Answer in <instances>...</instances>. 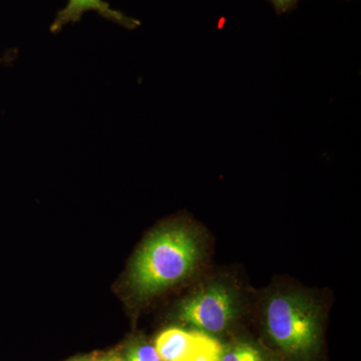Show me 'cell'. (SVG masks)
Instances as JSON below:
<instances>
[{
	"mask_svg": "<svg viewBox=\"0 0 361 361\" xmlns=\"http://www.w3.org/2000/svg\"><path fill=\"white\" fill-rule=\"evenodd\" d=\"M200 257L196 236L185 227L171 226L154 233L137 252L130 285L145 298L180 282L193 271Z\"/></svg>",
	"mask_w": 361,
	"mask_h": 361,
	"instance_id": "obj_1",
	"label": "cell"
},
{
	"mask_svg": "<svg viewBox=\"0 0 361 361\" xmlns=\"http://www.w3.org/2000/svg\"><path fill=\"white\" fill-rule=\"evenodd\" d=\"M266 324L271 338L288 355H308L317 345V310L302 295L273 296L266 306Z\"/></svg>",
	"mask_w": 361,
	"mask_h": 361,
	"instance_id": "obj_2",
	"label": "cell"
},
{
	"mask_svg": "<svg viewBox=\"0 0 361 361\" xmlns=\"http://www.w3.org/2000/svg\"><path fill=\"white\" fill-rule=\"evenodd\" d=\"M235 314V297L222 284L209 285L202 289L185 301L180 310L183 320L209 334L224 331Z\"/></svg>",
	"mask_w": 361,
	"mask_h": 361,
	"instance_id": "obj_3",
	"label": "cell"
},
{
	"mask_svg": "<svg viewBox=\"0 0 361 361\" xmlns=\"http://www.w3.org/2000/svg\"><path fill=\"white\" fill-rule=\"evenodd\" d=\"M87 11H96L106 20L113 21L128 30H135L141 25L139 20L111 8L110 4L104 0H68L65 8L56 13L51 25V32L58 33L68 23H78Z\"/></svg>",
	"mask_w": 361,
	"mask_h": 361,
	"instance_id": "obj_4",
	"label": "cell"
},
{
	"mask_svg": "<svg viewBox=\"0 0 361 361\" xmlns=\"http://www.w3.org/2000/svg\"><path fill=\"white\" fill-rule=\"evenodd\" d=\"M195 332L180 329H170L157 337L155 348L161 361H178L187 353Z\"/></svg>",
	"mask_w": 361,
	"mask_h": 361,
	"instance_id": "obj_5",
	"label": "cell"
},
{
	"mask_svg": "<svg viewBox=\"0 0 361 361\" xmlns=\"http://www.w3.org/2000/svg\"><path fill=\"white\" fill-rule=\"evenodd\" d=\"M222 348L212 337L195 332L191 345L178 361H220Z\"/></svg>",
	"mask_w": 361,
	"mask_h": 361,
	"instance_id": "obj_6",
	"label": "cell"
},
{
	"mask_svg": "<svg viewBox=\"0 0 361 361\" xmlns=\"http://www.w3.org/2000/svg\"><path fill=\"white\" fill-rule=\"evenodd\" d=\"M220 361H265L262 353L248 343H234L222 348Z\"/></svg>",
	"mask_w": 361,
	"mask_h": 361,
	"instance_id": "obj_7",
	"label": "cell"
},
{
	"mask_svg": "<svg viewBox=\"0 0 361 361\" xmlns=\"http://www.w3.org/2000/svg\"><path fill=\"white\" fill-rule=\"evenodd\" d=\"M123 361H161L154 346L148 343L133 344L126 353Z\"/></svg>",
	"mask_w": 361,
	"mask_h": 361,
	"instance_id": "obj_8",
	"label": "cell"
},
{
	"mask_svg": "<svg viewBox=\"0 0 361 361\" xmlns=\"http://www.w3.org/2000/svg\"><path fill=\"white\" fill-rule=\"evenodd\" d=\"M278 14L286 13L297 6L299 0H269Z\"/></svg>",
	"mask_w": 361,
	"mask_h": 361,
	"instance_id": "obj_9",
	"label": "cell"
},
{
	"mask_svg": "<svg viewBox=\"0 0 361 361\" xmlns=\"http://www.w3.org/2000/svg\"><path fill=\"white\" fill-rule=\"evenodd\" d=\"M92 361H123V357L118 353L114 351V353L99 356V357H92Z\"/></svg>",
	"mask_w": 361,
	"mask_h": 361,
	"instance_id": "obj_10",
	"label": "cell"
},
{
	"mask_svg": "<svg viewBox=\"0 0 361 361\" xmlns=\"http://www.w3.org/2000/svg\"><path fill=\"white\" fill-rule=\"evenodd\" d=\"M14 56H16V54H11V51H9L8 54H6V56H4V58L0 59V63H9L11 59H14Z\"/></svg>",
	"mask_w": 361,
	"mask_h": 361,
	"instance_id": "obj_11",
	"label": "cell"
},
{
	"mask_svg": "<svg viewBox=\"0 0 361 361\" xmlns=\"http://www.w3.org/2000/svg\"><path fill=\"white\" fill-rule=\"evenodd\" d=\"M92 356H84V357H78L75 358V360H71L70 361H92Z\"/></svg>",
	"mask_w": 361,
	"mask_h": 361,
	"instance_id": "obj_12",
	"label": "cell"
}]
</instances>
